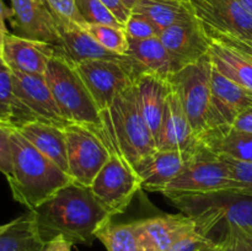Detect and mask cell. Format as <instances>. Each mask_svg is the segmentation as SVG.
<instances>
[{
    "label": "cell",
    "instance_id": "obj_35",
    "mask_svg": "<svg viewBox=\"0 0 252 251\" xmlns=\"http://www.w3.org/2000/svg\"><path fill=\"white\" fill-rule=\"evenodd\" d=\"M47 6L56 19L68 20L79 25H85V21L79 14L74 0H44Z\"/></svg>",
    "mask_w": 252,
    "mask_h": 251
},
{
    "label": "cell",
    "instance_id": "obj_13",
    "mask_svg": "<svg viewBox=\"0 0 252 251\" xmlns=\"http://www.w3.org/2000/svg\"><path fill=\"white\" fill-rule=\"evenodd\" d=\"M250 106H252V91L229 80L213 68L206 130L218 127H231L238 116Z\"/></svg>",
    "mask_w": 252,
    "mask_h": 251
},
{
    "label": "cell",
    "instance_id": "obj_43",
    "mask_svg": "<svg viewBox=\"0 0 252 251\" xmlns=\"http://www.w3.org/2000/svg\"><path fill=\"white\" fill-rule=\"evenodd\" d=\"M198 251H224V248L223 245H221V243L213 240L209 244H207L206 246H203L202 249H199Z\"/></svg>",
    "mask_w": 252,
    "mask_h": 251
},
{
    "label": "cell",
    "instance_id": "obj_30",
    "mask_svg": "<svg viewBox=\"0 0 252 251\" xmlns=\"http://www.w3.org/2000/svg\"><path fill=\"white\" fill-rule=\"evenodd\" d=\"M74 1L85 24L110 25V26L125 29V26L100 0H74Z\"/></svg>",
    "mask_w": 252,
    "mask_h": 251
},
{
    "label": "cell",
    "instance_id": "obj_45",
    "mask_svg": "<svg viewBox=\"0 0 252 251\" xmlns=\"http://www.w3.org/2000/svg\"><path fill=\"white\" fill-rule=\"evenodd\" d=\"M122 1L125 2V5L128 7V9L133 10V7H134V5L137 4L138 0H122Z\"/></svg>",
    "mask_w": 252,
    "mask_h": 251
},
{
    "label": "cell",
    "instance_id": "obj_17",
    "mask_svg": "<svg viewBox=\"0 0 252 251\" xmlns=\"http://www.w3.org/2000/svg\"><path fill=\"white\" fill-rule=\"evenodd\" d=\"M58 26L61 46L57 47V51L64 57L73 62L74 64L80 63L90 59H111L130 64L135 69L138 76L137 65L129 56L112 53L103 48L95 41L93 36L84 29L83 25L75 24L68 20L56 19Z\"/></svg>",
    "mask_w": 252,
    "mask_h": 251
},
{
    "label": "cell",
    "instance_id": "obj_12",
    "mask_svg": "<svg viewBox=\"0 0 252 251\" xmlns=\"http://www.w3.org/2000/svg\"><path fill=\"white\" fill-rule=\"evenodd\" d=\"M204 30L252 39V14L238 0H186Z\"/></svg>",
    "mask_w": 252,
    "mask_h": 251
},
{
    "label": "cell",
    "instance_id": "obj_29",
    "mask_svg": "<svg viewBox=\"0 0 252 251\" xmlns=\"http://www.w3.org/2000/svg\"><path fill=\"white\" fill-rule=\"evenodd\" d=\"M84 29L95 38L100 46L112 53L127 54L128 52V36L122 27L110 26V25H83Z\"/></svg>",
    "mask_w": 252,
    "mask_h": 251
},
{
    "label": "cell",
    "instance_id": "obj_14",
    "mask_svg": "<svg viewBox=\"0 0 252 251\" xmlns=\"http://www.w3.org/2000/svg\"><path fill=\"white\" fill-rule=\"evenodd\" d=\"M159 38L171 54L179 70L196 63L208 54L211 48V39L196 16L166 27L160 32Z\"/></svg>",
    "mask_w": 252,
    "mask_h": 251
},
{
    "label": "cell",
    "instance_id": "obj_36",
    "mask_svg": "<svg viewBox=\"0 0 252 251\" xmlns=\"http://www.w3.org/2000/svg\"><path fill=\"white\" fill-rule=\"evenodd\" d=\"M204 32L213 41L218 42V43L223 44V46L228 47V48L233 49V51L238 52V53L243 54L244 57H246V58L252 61V39L228 36V34H221L218 33V32L209 31V30H204Z\"/></svg>",
    "mask_w": 252,
    "mask_h": 251
},
{
    "label": "cell",
    "instance_id": "obj_21",
    "mask_svg": "<svg viewBox=\"0 0 252 251\" xmlns=\"http://www.w3.org/2000/svg\"><path fill=\"white\" fill-rule=\"evenodd\" d=\"M134 89L140 113L152 130L154 139H157L171 85L167 79L144 73L134 80Z\"/></svg>",
    "mask_w": 252,
    "mask_h": 251
},
{
    "label": "cell",
    "instance_id": "obj_9",
    "mask_svg": "<svg viewBox=\"0 0 252 251\" xmlns=\"http://www.w3.org/2000/svg\"><path fill=\"white\" fill-rule=\"evenodd\" d=\"M90 188L115 217L127 209L133 197L142 188V184L134 167L116 152H110V157L96 175Z\"/></svg>",
    "mask_w": 252,
    "mask_h": 251
},
{
    "label": "cell",
    "instance_id": "obj_38",
    "mask_svg": "<svg viewBox=\"0 0 252 251\" xmlns=\"http://www.w3.org/2000/svg\"><path fill=\"white\" fill-rule=\"evenodd\" d=\"M211 241H213L211 238L202 234L198 229H194L177 239L169 249V251H198Z\"/></svg>",
    "mask_w": 252,
    "mask_h": 251
},
{
    "label": "cell",
    "instance_id": "obj_32",
    "mask_svg": "<svg viewBox=\"0 0 252 251\" xmlns=\"http://www.w3.org/2000/svg\"><path fill=\"white\" fill-rule=\"evenodd\" d=\"M125 31L129 38L147 39L159 37L161 30L147 16L132 11L125 25Z\"/></svg>",
    "mask_w": 252,
    "mask_h": 251
},
{
    "label": "cell",
    "instance_id": "obj_4",
    "mask_svg": "<svg viewBox=\"0 0 252 251\" xmlns=\"http://www.w3.org/2000/svg\"><path fill=\"white\" fill-rule=\"evenodd\" d=\"M171 202L182 214L193 219L197 229L208 238L214 230H220L221 240L230 226L252 234V196L240 189L189 194Z\"/></svg>",
    "mask_w": 252,
    "mask_h": 251
},
{
    "label": "cell",
    "instance_id": "obj_28",
    "mask_svg": "<svg viewBox=\"0 0 252 251\" xmlns=\"http://www.w3.org/2000/svg\"><path fill=\"white\" fill-rule=\"evenodd\" d=\"M96 239L105 245L107 251H139L142 248L135 221L125 224L108 221L97 231Z\"/></svg>",
    "mask_w": 252,
    "mask_h": 251
},
{
    "label": "cell",
    "instance_id": "obj_50",
    "mask_svg": "<svg viewBox=\"0 0 252 251\" xmlns=\"http://www.w3.org/2000/svg\"><path fill=\"white\" fill-rule=\"evenodd\" d=\"M179 1H182V0H179Z\"/></svg>",
    "mask_w": 252,
    "mask_h": 251
},
{
    "label": "cell",
    "instance_id": "obj_25",
    "mask_svg": "<svg viewBox=\"0 0 252 251\" xmlns=\"http://www.w3.org/2000/svg\"><path fill=\"white\" fill-rule=\"evenodd\" d=\"M211 39V38H209ZM212 65L217 71L238 85L252 91V61L243 54L211 39Z\"/></svg>",
    "mask_w": 252,
    "mask_h": 251
},
{
    "label": "cell",
    "instance_id": "obj_31",
    "mask_svg": "<svg viewBox=\"0 0 252 251\" xmlns=\"http://www.w3.org/2000/svg\"><path fill=\"white\" fill-rule=\"evenodd\" d=\"M14 112L15 96L12 90L11 71L9 68H5L0 71V123L14 127Z\"/></svg>",
    "mask_w": 252,
    "mask_h": 251
},
{
    "label": "cell",
    "instance_id": "obj_49",
    "mask_svg": "<svg viewBox=\"0 0 252 251\" xmlns=\"http://www.w3.org/2000/svg\"><path fill=\"white\" fill-rule=\"evenodd\" d=\"M39 1H44V0H39Z\"/></svg>",
    "mask_w": 252,
    "mask_h": 251
},
{
    "label": "cell",
    "instance_id": "obj_37",
    "mask_svg": "<svg viewBox=\"0 0 252 251\" xmlns=\"http://www.w3.org/2000/svg\"><path fill=\"white\" fill-rule=\"evenodd\" d=\"M15 128L0 126V172L5 177L11 176L12 172V147L11 132Z\"/></svg>",
    "mask_w": 252,
    "mask_h": 251
},
{
    "label": "cell",
    "instance_id": "obj_41",
    "mask_svg": "<svg viewBox=\"0 0 252 251\" xmlns=\"http://www.w3.org/2000/svg\"><path fill=\"white\" fill-rule=\"evenodd\" d=\"M231 127H234L238 130H241V132L252 133V106L246 108L245 111H243L238 116V118H236Z\"/></svg>",
    "mask_w": 252,
    "mask_h": 251
},
{
    "label": "cell",
    "instance_id": "obj_5",
    "mask_svg": "<svg viewBox=\"0 0 252 251\" xmlns=\"http://www.w3.org/2000/svg\"><path fill=\"white\" fill-rule=\"evenodd\" d=\"M44 78L64 117L71 125L88 127L97 134L102 128L100 111L75 64L57 51L47 66Z\"/></svg>",
    "mask_w": 252,
    "mask_h": 251
},
{
    "label": "cell",
    "instance_id": "obj_19",
    "mask_svg": "<svg viewBox=\"0 0 252 251\" xmlns=\"http://www.w3.org/2000/svg\"><path fill=\"white\" fill-rule=\"evenodd\" d=\"M198 143L191 122L185 112L179 96L170 91L162 113L161 125L155 139L159 150H189Z\"/></svg>",
    "mask_w": 252,
    "mask_h": 251
},
{
    "label": "cell",
    "instance_id": "obj_26",
    "mask_svg": "<svg viewBox=\"0 0 252 251\" xmlns=\"http://www.w3.org/2000/svg\"><path fill=\"white\" fill-rule=\"evenodd\" d=\"M43 246L30 211L0 225V251H41Z\"/></svg>",
    "mask_w": 252,
    "mask_h": 251
},
{
    "label": "cell",
    "instance_id": "obj_2",
    "mask_svg": "<svg viewBox=\"0 0 252 251\" xmlns=\"http://www.w3.org/2000/svg\"><path fill=\"white\" fill-rule=\"evenodd\" d=\"M12 172L7 177L12 198L33 209L73 182L58 165L36 149L19 130L11 132Z\"/></svg>",
    "mask_w": 252,
    "mask_h": 251
},
{
    "label": "cell",
    "instance_id": "obj_47",
    "mask_svg": "<svg viewBox=\"0 0 252 251\" xmlns=\"http://www.w3.org/2000/svg\"><path fill=\"white\" fill-rule=\"evenodd\" d=\"M5 68H7V66H6V64H5L4 59H2L1 57H0V71H1L2 69H5Z\"/></svg>",
    "mask_w": 252,
    "mask_h": 251
},
{
    "label": "cell",
    "instance_id": "obj_44",
    "mask_svg": "<svg viewBox=\"0 0 252 251\" xmlns=\"http://www.w3.org/2000/svg\"><path fill=\"white\" fill-rule=\"evenodd\" d=\"M250 14H252V0H238Z\"/></svg>",
    "mask_w": 252,
    "mask_h": 251
},
{
    "label": "cell",
    "instance_id": "obj_18",
    "mask_svg": "<svg viewBox=\"0 0 252 251\" xmlns=\"http://www.w3.org/2000/svg\"><path fill=\"white\" fill-rule=\"evenodd\" d=\"M56 52L57 46L54 44L25 38L9 32L5 38L1 57L7 68L11 70L44 75Z\"/></svg>",
    "mask_w": 252,
    "mask_h": 251
},
{
    "label": "cell",
    "instance_id": "obj_22",
    "mask_svg": "<svg viewBox=\"0 0 252 251\" xmlns=\"http://www.w3.org/2000/svg\"><path fill=\"white\" fill-rule=\"evenodd\" d=\"M127 56L134 61L138 76L150 73L169 80L170 76L179 71L171 54L167 52L159 37L147 39H134L128 37ZM137 76V78H138Z\"/></svg>",
    "mask_w": 252,
    "mask_h": 251
},
{
    "label": "cell",
    "instance_id": "obj_39",
    "mask_svg": "<svg viewBox=\"0 0 252 251\" xmlns=\"http://www.w3.org/2000/svg\"><path fill=\"white\" fill-rule=\"evenodd\" d=\"M100 1L102 2V4L115 15L116 19L125 26L128 17L132 14V10L128 9L122 0H100Z\"/></svg>",
    "mask_w": 252,
    "mask_h": 251
},
{
    "label": "cell",
    "instance_id": "obj_15",
    "mask_svg": "<svg viewBox=\"0 0 252 251\" xmlns=\"http://www.w3.org/2000/svg\"><path fill=\"white\" fill-rule=\"evenodd\" d=\"M10 2L12 15L9 21L16 36L61 46L56 17L46 2L39 0H10Z\"/></svg>",
    "mask_w": 252,
    "mask_h": 251
},
{
    "label": "cell",
    "instance_id": "obj_46",
    "mask_svg": "<svg viewBox=\"0 0 252 251\" xmlns=\"http://www.w3.org/2000/svg\"><path fill=\"white\" fill-rule=\"evenodd\" d=\"M139 251H158V250H155V249L150 248V246H142Z\"/></svg>",
    "mask_w": 252,
    "mask_h": 251
},
{
    "label": "cell",
    "instance_id": "obj_6",
    "mask_svg": "<svg viewBox=\"0 0 252 251\" xmlns=\"http://www.w3.org/2000/svg\"><path fill=\"white\" fill-rule=\"evenodd\" d=\"M221 189H239V185L233 179L230 169L221 157L198 142L192 161L160 193L169 199H174L176 197Z\"/></svg>",
    "mask_w": 252,
    "mask_h": 251
},
{
    "label": "cell",
    "instance_id": "obj_8",
    "mask_svg": "<svg viewBox=\"0 0 252 251\" xmlns=\"http://www.w3.org/2000/svg\"><path fill=\"white\" fill-rule=\"evenodd\" d=\"M212 65L209 53L172 74L169 79L172 90L191 122L197 139L206 130V118L212 95Z\"/></svg>",
    "mask_w": 252,
    "mask_h": 251
},
{
    "label": "cell",
    "instance_id": "obj_34",
    "mask_svg": "<svg viewBox=\"0 0 252 251\" xmlns=\"http://www.w3.org/2000/svg\"><path fill=\"white\" fill-rule=\"evenodd\" d=\"M219 243L224 251H252V234L239 226H230Z\"/></svg>",
    "mask_w": 252,
    "mask_h": 251
},
{
    "label": "cell",
    "instance_id": "obj_3",
    "mask_svg": "<svg viewBox=\"0 0 252 251\" xmlns=\"http://www.w3.org/2000/svg\"><path fill=\"white\" fill-rule=\"evenodd\" d=\"M102 128L97 133L110 152H116L133 167L157 150L152 130L140 113L134 84L118 94L100 112Z\"/></svg>",
    "mask_w": 252,
    "mask_h": 251
},
{
    "label": "cell",
    "instance_id": "obj_1",
    "mask_svg": "<svg viewBox=\"0 0 252 251\" xmlns=\"http://www.w3.org/2000/svg\"><path fill=\"white\" fill-rule=\"evenodd\" d=\"M29 211L44 244L62 236L71 244L90 246L96 240L97 231L113 217L90 187L74 181Z\"/></svg>",
    "mask_w": 252,
    "mask_h": 251
},
{
    "label": "cell",
    "instance_id": "obj_40",
    "mask_svg": "<svg viewBox=\"0 0 252 251\" xmlns=\"http://www.w3.org/2000/svg\"><path fill=\"white\" fill-rule=\"evenodd\" d=\"M12 11L11 7L6 6L2 0H0V57L2 56V48H4V42L6 36L9 34L6 27V20H10ZM2 58V57H1Z\"/></svg>",
    "mask_w": 252,
    "mask_h": 251
},
{
    "label": "cell",
    "instance_id": "obj_7",
    "mask_svg": "<svg viewBox=\"0 0 252 251\" xmlns=\"http://www.w3.org/2000/svg\"><path fill=\"white\" fill-rule=\"evenodd\" d=\"M15 96V129L30 122H42L65 128L71 125L59 110L44 75L11 70Z\"/></svg>",
    "mask_w": 252,
    "mask_h": 251
},
{
    "label": "cell",
    "instance_id": "obj_10",
    "mask_svg": "<svg viewBox=\"0 0 252 251\" xmlns=\"http://www.w3.org/2000/svg\"><path fill=\"white\" fill-rule=\"evenodd\" d=\"M64 133L69 176L76 184L90 187L110 157V150L102 139L88 127L69 125L64 128Z\"/></svg>",
    "mask_w": 252,
    "mask_h": 251
},
{
    "label": "cell",
    "instance_id": "obj_23",
    "mask_svg": "<svg viewBox=\"0 0 252 251\" xmlns=\"http://www.w3.org/2000/svg\"><path fill=\"white\" fill-rule=\"evenodd\" d=\"M38 152L68 174L66 138L64 128L42 122H30L16 128ZM69 175V174H68Z\"/></svg>",
    "mask_w": 252,
    "mask_h": 251
},
{
    "label": "cell",
    "instance_id": "obj_20",
    "mask_svg": "<svg viewBox=\"0 0 252 251\" xmlns=\"http://www.w3.org/2000/svg\"><path fill=\"white\" fill-rule=\"evenodd\" d=\"M140 245L158 251H169L172 244L185 234L197 229L193 219L185 214H166L135 220Z\"/></svg>",
    "mask_w": 252,
    "mask_h": 251
},
{
    "label": "cell",
    "instance_id": "obj_48",
    "mask_svg": "<svg viewBox=\"0 0 252 251\" xmlns=\"http://www.w3.org/2000/svg\"><path fill=\"white\" fill-rule=\"evenodd\" d=\"M0 126H7V127H11V126H9V125H4V123H0ZM14 128V127H12Z\"/></svg>",
    "mask_w": 252,
    "mask_h": 251
},
{
    "label": "cell",
    "instance_id": "obj_16",
    "mask_svg": "<svg viewBox=\"0 0 252 251\" xmlns=\"http://www.w3.org/2000/svg\"><path fill=\"white\" fill-rule=\"evenodd\" d=\"M198 145V143H197ZM197 145L189 150H159L150 153L134 165L142 188L161 192L192 161Z\"/></svg>",
    "mask_w": 252,
    "mask_h": 251
},
{
    "label": "cell",
    "instance_id": "obj_27",
    "mask_svg": "<svg viewBox=\"0 0 252 251\" xmlns=\"http://www.w3.org/2000/svg\"><path fill=\"white\" fill-rule=\"evenodd\" d=\"M132 11L147 16L161 31L194 16L186 0H138Z\"/></svg>",
    "mask_w": 252,
    "mask_h": 251
},
{
    "label": "cell",
    "instance_id": "obj_11",
    "mask_svg": "<svg viewBox=\"0 0 252 251\" xmlns=\"http://www.w3.org/2000/svg\"><path fill=\"white\" fill-rule=\"evenodd\" d=\"M75 68L100 112L106 110L116 96L133 85L137 79L135 69L120 61L90 59L76 63Z\"/></svg>",
    "mask_w": 252,
    "mask_h": 251
},
{
    "label": "cell",
    "instance_id": "obj_33",
    "mask_svg": "<svg viewBox=\"0 0 252 251\" xmlns=\"http://www.w3.org/2000/svg\"><path fill=\"white\" fill-rule=\"evenodd\" d=\"M221 159L230 169L231 176L238 182L239 189L252 196V162L240 161L228 157H221Z\"/></svg>",
    "mask_w": 252,
    "mask_h": 251
},
{
    "label": "cell",
    "instance_id": "obj_24",
    "mask_svg": "<svg viewBox=\"0 0 252 251\" xmlns=\"http://www.w3.org/2000/svg\"><path fill=\"white\" fill-rule=\"evenodd\" d=\"M198 142L217 155L252 162V133L234 127H218L206 130Z\"/></svg>",
    "mask_w": 252,
    "mask_h": 251
},
{
    "label": "cell",
    "instance_id": "obj_42",
    "mask_svg": "<svg viewBox=\"0 0 252 251\" xmlns=\"http://www.w3.org/2000/svg\"><path fill=\"white\" fill-rule=\"evenodd\" d=\"M71 246L73 244L70 241L62 236H57V238L47 241L41 251H71Z\"/></svg>",
    "mask_w": 252,
    "mask_h": 251
}]
</instances>
